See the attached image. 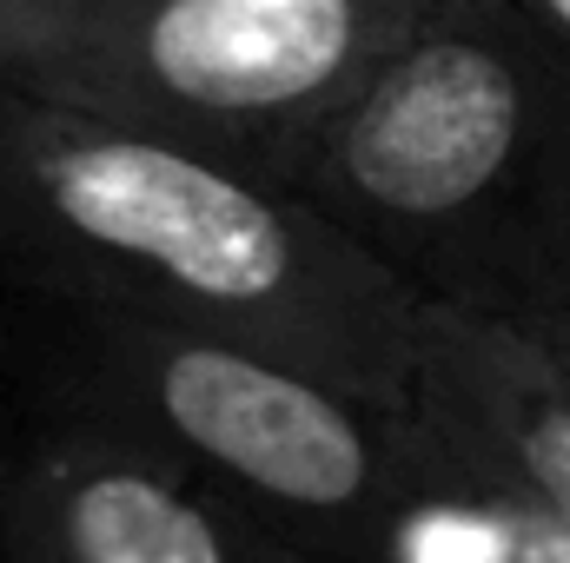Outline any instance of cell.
I'll return each instance as SVG.
<instances>
[{"instance_id": "cell-5", "label": "cell", "mask_w": 570, "mask_h": 563, "mask_svg": "<svg viewBox=\"0 0 570 563\" xmlns=\"http://www.w3.org/2000/svg\"><path fill=\"white\" fill-rule=\"evenodd\" d=\"M7 563H305L179 451L53 405L0 457Z\"/></svg>"}, {"instance_id": "cell-3", "label": "cell", "mask_w": 570, "mask_h": 563, "mask_svg": "<svg viewBox=\"0 0 570 563\" xmlns=\"http://www.w3.org/2000/svg\"><path fill=\"white\" fill-rule=\"evenodd\" d=\"M53 405L179 451L305 563H385L412 504L444 477L405 405L292 358L60 305Z\"/></svg>"}, {"instance_id": "cell-7", "label": "cell", "mask_w": 570, "mask_h": 563, "mask_svg": "<svg viewBox=\"0 0 570 563\" xmlns=\"http://www.w3.org/2000/svg\"><path fill=\"white\" fill-rule=\"evenodd\" d=\"M73 7H87V0H0V60H13L47 27H60Z\"/></svg>"}, {"instance_id": "cell-11", "label": "cell", "mask_w": 570, "mask_h": 563, "mask_svg": "<svg viewBox=\"0 0 570 563\" xmlns=\"http://www.w3.org/2000/svg\"><path fill=\"white\" fill-rule=\"evenodd\" d=\"M0 563H7V544H0Z\"/></svg>"}, {"instance_id": "cell-9", "label": "cell", "mask_w": 570, "mask_h": 563, "mask_svg": "<svg viewBox=\"0 0 570 563\" xmlns=\"http://www.w3.org/2000/svg\"><path fill=\"white\" fill-rule=\"evenodd\" d=\"M511 7H518V13H531L558 47H570V0H511Z\"/></svg>"}, {"instance_id": "cell-10", "label": "cell", "mask_w": 570, "mask_h": 563, "mask_svg": "<svg viewBox=\"0 0 570 563\" xmlns=\"http://www.w3.org/2000/svg\"><path fill=\"white\" fill-rule=\"evenodd\" d=\"M518 332H524V325H518ZM531 338H538V345L570 372V318H558V325H531Z\"/></svg>"}, {"instance_id": "cell-2", "label": "cell", "mask_w": 570, "mask_h": 563, "mask_svg": "<svg viewBox=\"0 0 570 563\" xmlns=\"http://www.w3.org/2000/svg\"><path fill=\"white\" fill-rule=\"evenodd\" d=\"M298 186L431 305L570 318V47L511 0H438Z\"/></svg>"}, {"instance_id": "cell-1", "label": "cell", "mask_w": 570, "mask_h": 563, "mask_svg": "<svg viewBox=\"0 0 570 563\" xmlns=\"http://www.w3.org/2000/svg\"><path fill=\"white\" fill-rule=\"evenodd\" d=\"M0 259L53 305L253 345L412 412L425 292L292 179L0 87Z\"/></svg>"}, {"instance_id": "cell-4", "label": "cell", "mask_w": 570, "mask_h": 563, "mask_svg": "<svg viewBox=\"0 0 570 563\" xmlns=\"http://www.w3.org/2000/svg\"><path fill=\"white\" fill-rule=\"evenodd\" d=\"M438 0H87L0 87L298 186V166Z\"/></svg>"}, {"instance_id": "cell-6", "label": "cell", "mask_w": 570, "mask_h": 563, "mask_svg": "<svg viewBox=\"0 0 570 563\" xmlns=\"http://www.w3.org/2000/svg\"><path fill=\"white\" fill-rule=\"evenodd\" d=\"M412 424L451 477L570 537V372L531 332L425 298Z\"/></svg>"}, {"instance_id": "cell-8", "label": "cell", "mask_w": 570, "mask_h": 563, "mask_svg": "<svg viewBox=\"0 0 570 563\" xmlns=\"http://www.w3.org/2000/svg\"><path fill=\"white\" fill-rule=\"evenodd\" d=\"M518 563H570V537L551 531V524H538V517H524V551H518Z\"/></svg>"}]
</instances>
